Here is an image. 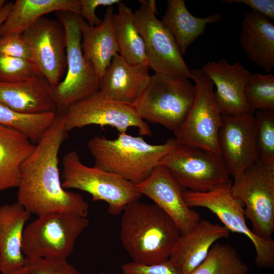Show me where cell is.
Instances as JSON below:
<instances>
[{"label":"cell","mask_w":274,"mask_h":274,"mask_svg":"<svg viewBox=\"0 0 274 274\" xmlns=\"http://www.w3.org/2000/svg\"><path fill=\"white\" fill-rule=\"evenodd\" d=\"M68 136L63 114H57L33 153L23 163L17 200L38 217L54 213L87 217L89 204L83 196L64 189L58 168L60 147Z\"/></svg>","instance_id":"obj_1"},{"label":"cell","mask_w":274,"mask_h":274,"mask_svg":"<svg viewBox=\"0 0 274 274\" xmlns=\"http://www.w3.org/2000/svg\"><path fill=\"white\" fill-rule=\"evenodd\" d=\"M122 213L119 238L132 261L153 264L169 258L181 233L167 214L155 203L139 200Z\"/></svg>","instance_id":"obj_2"},{"label":"cell","mask_w":274,"mask_h":274,"mask_svg":"<svg viewBox=\"0 0 274 274\" xmlns=\"http://www.w3.org/2000/svg\"><path fill=\"white\" fill-rule=\"evenodd\" d=\"M177 145L174 138L163 144L153 145L142 136L126 133H119L113 140L95 136L87 144L94 160L93 166L117 175L135 185L148 178L163 157Z\"/></svg>","instance_id":"obj_3"},{"label":"cell","mask_w":274,"mask_h":274,"mask_svg":"<svg viewBox=\"0 0 274 274\" xmlns=\"http://www.w3.org/2000/svg\"><path fill=\"white\" fill-rule=\"evenodd\" d=\"M62 165V187L87 192L93 201H105L111 215H120L128 204L142 195L135 185L120 176L84 164L75 150L65 153Z\"/></svg>","instance_id":"obj_4"},{"label":"cell","mask_w":274,"mask_h":274,"mask_svg":"<svg viewBox=\"0 0 274 274\" xmlns=\"http://www.w3.org/2000/svg\"><path fill=\"white\" fill-rule=\"evenodd\" d=\"M195 95V86L189 79L155 73L132 105L144 121L160 124L174 132L185 119Z\"/></svg>","instance_id":"obj_5"},{"label":"cell","mask_w":274,"mask_h":274,"mask_svg":"<svg viewBox=\"0 0 274 274\" xmlns=\"http://www.w3.org/2000/svg\"><path fill=\"white\" fill-rule=\"evenodd\" d=\"M60 21L66 35L67 74L53 87L56 113H63L72 104L87 98L99 90L101 80L93 65L83 55L80 14L60 11Z\"/></svg>","instance_id":"obj_6"},{"label":"cell","mask_w":274,"mask_h":274,"mask_svg":"<svg viewBox=\"0 0 274 274\" xmlns=\"http://www.w3.org/2000/svg\"><path fill=\"white\" fill-rule=\"evenodd\" d=\"M88 225L87 217L70 213L38 216L24 228L22 252L25 257L67 259Z\"/></svg>","instance_id":"obj_7"},{"label":"cell","mask_w":274,"mask_h":274,"mask_svg":"<svg viewBox=\"0 0 274 274\" xmlns=\"http://www.w3.org/2000/svg\"><path fill=\"white\" fill-rule=\"evenodd\" d=\"M232 183H226L205 192L185 189L183 197L190 208L203 207L215 214L228 230L248 237L255 251V262L259 268L274 267V240L262 238L254 234L246 224L243 203L232 194Z\"/></svg>","instance_id":"obj_8"},{"label":"cell","mask_w":274,"mask_h":274,"mask_svg":"<svg viewBox=\"0 0 274 274\" xmlns=\"http://www.w3.org/2000/svg\"><path fill=\"white\" fill-rule=\"evenodd\" d=\"M196 95L185 119L175 132L179 145L195 147L219 154L218 135L222 115L214 98V83L200 68L190 70Z\"/></svg>","instance_id":"obj_9"},{"label":"cell","mask_w":274,"mask_h":274,"mask_svg":"<svg viewBox=\"0 0 274 274\" xmlns=\"http://www.w3.org/2000/svg\"><path fill=\"white\" fill-rule=\"evenodd\" d=\"M233 195L245 206V212L257 236L271 239L274 232V165L258 160L248 167L231 186Z\"/></svg>","instance_id":"obj_10"},{"label":"cell","mask_w":274,"mask_h":274,"mask_svg":"<svg viewBox=\"0 0 274 274\" xmlns=\"http://www.w3.org/2000/svg\"><path fill=\"white\" fill-rule=\"evenodd\" d=\"M185 189L205 192L221 185L230 175L220 155L202 148L178 144L161 160Z\"/></svg>","instance_id":"obj_11"},{"label":"cell","mask_w":274,"mask_h":274,"mask_svg":"<svg viewBox=\"0 0 274 274\" xmlns=\"http://www.w3.org/2000/svg\"><path fill=\"white\" fill-rule=\"evenodd\" d=\"M62 114L67 132L76 128L96 125L112 126L119 133H126L129 127H135L141 136L152 135L149 126L132 105L108 98L98 91L72 104Z\"/></svg>","instance_id":"obj_12"},{"label":"cell","mask_w":274,"mask_h":274,"mask_svg":"<svg viewBox=\"0 0 274 274\" xmlns=\"http://www.w3.org/2000/svg\"><path fill=\"white\" fill-rule=\"evenodd\" d=\"M156 14L144 5L134 13L135 24L144 41L149 68L155 74L191 79L190 70L174 36Z\"/></svg>","instance_id":"obj_13"},{"label":"cell","mask_w":274,"mask_h":274,"mask_svg":"<svg viewBox=\"0 0 274 274\" xmlns=\"http://www.w3.org/2000/svg\"><path fill=\"white\" fill-rule=\"evenodd\" d=\"M32 61L53 87L60 82L67 67L66 35L60 21L42 17L23 32Z\"/></svg>","instance_id":"obj_14"},{"label":"cell","mask_w":274,"mask_h":274,"mask_svg":"<svg viewBox=\"0 0 274 274\" xmlns=\"http://www.w3.org/2000/svg\"><path fill=\"white\" fill-rule=\"evenodd\" d=\"M220 155L230 176L237 180L258 160L254 114L222 115L218 135Z\"/></svg>","instance_id":"obj_15"},{"label":"cell","mask_w":274,"mask_h":274,"mask_svg":"<svg viewBox=\"0 0 274 274\" xmlns=\"http://www.w3.org/2000/svg\"><path fill=\"white\" fill-rule=\"evenodd\" d=\"M135 186L173 219L181 234L200 221L199 214L188 207L183 197L185 189L164 166L158 165L148 178Z\"/></svg>","instance_id":"obj_16"},{"label":"cell","mask_w":274,"mask_h":274,"mask_svg":"<svg viewBox=\"0 0 274 274\" xmlns=\"http://www.w3.org/2000/svg\"><path fill=\"white\" fill-rule=\"evenodd\" d=\"M212 81L216 105L222 115L254 114L246 99L244 88L251 73L239 62L230 64L225 58L208 61L200 68Z\"/></svg>","instance_id":"obj_17"},{"label":"cell","mask_w":274,"mask_h":274,"mask_svg":"<svg viewBox=\"0 0 274 274\" xmlns=\"http://www.w3.org/2000/svg\"><path fill=\"white\" fill-rule=\"evenodd\" d=\"M147 63H129L119 53L116 54L101 78L98 91L106 97L133 105L151 80Z\"/></svg>","instance_id":"obj_18"},{"label":"cell","mask_w":274,"mask_h":274,"mask_svg":"<svg viewBox=\"0 0 274 274\" xmlns=\"http://www.w3.org/2000/svg\"><path fill=\"white\" fill-rule=\"evenodd\" d=\"M229 234L224 226L200 219L190 230L181 234L169 259L181 274H189L203 261L217 241Z\"/></svg>","instance_id":"obj_19"},{"label":"cell","mask_w":274,"mask_h":274,"mask_svg":"<svg viewBox=\"0 0 274 274\" xmlns=\"http://www.w3.org/2000/svg\"><path fill=\"white\" fill-rule=\"evenodd\" d=\"M0 104L24 114L56 112L53 87L40 73L25 82H0Z\"/></svg>","instance_id":"obj_20"},{"label":"cell","mask_w":274,"mask_h":274,"mask_svg":"<svg viewBox=\"0 0 274 274\" xmlns=\"http://www.w3.org/2000/svg\"><path fill=\"white\" fill-rule=\"evenodd\" d=\"M31 214L18 202L0 206V271L24 266L21 250L25 224Z\"/></svg>","instance_id":"obj_21"},{"label":"cell","mask_w":274,"mask_h":274,"mask_svg":"<svg viewBox=\"0 0 274 274\" xmlns=\"http://www.w3.org/2000/svg\"><path fill=\"white\" fill-rule=\"evenodd\" d=\"M241 47L249 59L266 72L274 67V23L253 11L245 12L239 32Z\"/></svg>","instance_id":"obj_22"},{"label":"cell","mask_w":274,"mask_h":274,"mask_svg":"<svg viewBox=\"0 0 274 274\" xmlns=\"http://www.w3.org/2000/svg\"><path fill=\"white\" fill-rule=\"evenodd\" d=\"M114 14L113 6L108 7L100 25L90 26L83 18L80 23L83 55L93 65L100 80L112 58L119 53L112 22Z\"/></svg>","instance_id":"obj_23"},{"label":"cell","mask_w":274,"mask_h":274,"mask_svg":"<svg viewBox=\"0 0 274 274\" xmlns=\"http://www.w3.org/2000/svg\"><path fill=\"white\" fill-rule=\"evenodd\" d=\"M36 145L20 131L0 124V192L18 187L22 166Z\"/></svg>","instance_id":"obj_24"},{"label":"cell","mask_w":274,"mask_h":274,"mask_svg":"<svg viewBox=\"0 0 274 274\" xmlns=\"http://www.w3.org/2000/svg\"><path fill=\"white\" fill-rule=\"evenodd\" d=\"M222 19L218 13L205 17H195L189 12L184 0H168L161 22L174 36L183 54L204 34L208 24L219 22Z\"/></svg>","instance_id":"obj_25"},{"label":"cell","mask_w":274,"mask_h":274,"mask_svg":"<svg viewBox=\"0 0 274 274\" xmlns=\"http://www.w3.org/2000/svg\"><path fill=\"white\" fill-rule=\"evenodd\" d=\"M54 11L80 14V0H17L0 26V37L23 33L40 18Z\"/></svg>","instance_id":"obj_26"},{"label":"cell","mask_w":274,"mask_h":274,"mask_svg":"<svg viewBox=\"0 0 274 274\" xmlns=\"http://www.w3.org/2000/svg\"><path fill=\"white\" fill-rule=\"evenodd\" d=\"M112 22L119 54L132 64L147 63L144 41L136 27L134 13L130 8L119 3L118 12L114 14Z\"/></svg>","instance_id":"obj_27"},{"label":"cell","mask_w":274,"mask_h":274,"mask_svg":"<svg viewBox=\"0 0 274 274\" xmlns=\"http://www.w3.org/2000/svg\"><path fill=\"white\" fill-rule=\"evenodd\" d=\"M249 267L229 244L215 243L202 262L189 274H247Z\"/></svg>","instance_id":"obj_28"},{"label":"cell","mask_w":274,"mask_h":274,"mask_svg":"<svg viewBox=\"0 0 274 274\" xmlns=\"http://www.w3.org/2000/svg\"><path fill=\"white\" fill-rule=\"evenodd\" d=\"M56 112L39 114H21L0 104V124L13 128L37 144L54 122Z\"/></svg>","instance_id":"obj_29"},{"label":"cell","mask_w":274,"mask_h":274,"mask_svg":"<svg viewBox=\"0 0 274 274\" xmlns=\"http://www.w3.org/2000/svg\"><path fill=\"white\" fill-rule=\"evenodd\" d=\"M247 102L254 111L274 110V76L251 74L244 88Z\"/></svg>","instance_id":"obj_30"},{"label":"cell","mask_w":274,"mask_h":274,"mask_svg":"<svg viewBox=\"0 0 274 274\" xmlns=\"http://www.w3.org/2000/svg\"><path fill=\"white\" fill-rule=\"evenodd\" d=\"M254 115L258 160L274 165V110L256 111Z\"/></svg>","instance_id":"obj_31"},{"label":"cell","mask_w":274,"mask_h":274,"mask_svg":"<svg viewBox=\"0 0 274 274\" xmlns=\"http://www.w3.org/2000/svg\"><path fill=\"white\" fill-rule=\"evenodd\" d=\"M33 62L0 54V82L19 83L31 79L39 73Z\"/></svg>","instance_id":"obj_32"},{"label":"cell","mask_w":274,"mask_h":274,"mask_svg":"<svg viewBox=\"0 0 274 274\" xmlns=\"http://www.w3.org/2000/svg\"><path fill=\"white\" fill-rule=\"evenodd\" d=\"M27 274H81L67 259L25 257Z\"/></svg>","instance_id":"obj_33"},{"label":"cell","mask_w":274,"mask_h":274,"mask_svg":"<svg viewBox=\"0 0 274 274\" xmlns=\"http://www.w3.org/2000/svg\"><path fill=\"white\" fill-rule=\"evenodd\" d=\"M0 54L33 62L31 49L23 33L14 32L0 37Z\"/></svg>","instance_id":"obj_34"},{"label":"cell","mask_w":274,"mask_h":274,"mask_svg":"<svg viewBox=\"0 0 274 274\" xmlns=\"http://www.w3.org/2000/svg\"><path fill=\"white\" fill-rule=\"evenodd\" d=\"M121 268L123 274H181L180 270L169 259L153 264H144L132 261L123 264Z\"/></svg>","instance_id":"obj_35"},{"label":"cell","mask_w":274,"mask_h":274,"mask_svg":"<svg viewBox=\"0 0 274 274\" xmlns=\"http://www.w3.org/2000/svg\"><path fill=\"white\" fill-rule=\"evenodd\" d=\"M120 0H80V14L85 18L88 25L95 26L100 25L102 20L99 19L95 14V10L99 6L110 7L119 4Z\"/></svg>","instance_id":"obj_36"},{"label":"cell","mask_w":274,"mask_h":274,"mask_svg":"<svg viewBox=\"0 0 274 274\" xmlns=\"http://www.w3.org/2000/svg\"><path fill=\"white\" fill-rule=\"evenodd\" d=\"M226 4H243L249 6L252 11L258 13L272 20L274 19L273 0H222Z\"/></svg>","instance_id":"obj_37"},{"label":"cell","mask_w":274,"mask_h":274,"mask_svg":"<svg viewBox=\"0 0 274 274\" xmlns=\"http://www.w3.org/2000/svg\"><path fill=\"white\" fill-rule=\"evenodd\" d=\"M13 3L6 0H0V26L6 20Z\"/></svg>","instance_id":"obj_38"},{"label":"cell","mask_w":274,"mask_h":274,"mask_svg":"<svg viewBox=\"0 0 274 274\" xmlns=\"http://www.w3.org/2000/svg\"><path fill=\"white\" fill-rule=\"evenodd\" d=\"M141 5H144L148 7L152 10L155 14L157 13L156 2L154 0L149 1H140Z\"/></svg>","instance_id":"obj_39"},{"label":"cell","mask_w":274,"mask_h":274,"mask_svg":"<svg viewBox=\"0 0 274 274\" xmlns=\"http://www.w3.org/2000/svg\"><path fill=\"white\" fill-rule=\"evenodd\" d=\"M1 274H27V273L24 267L23 266L10 271L1 273Z\"/></svg>","instance_id":"obj_40"},{"label":"cell","mask_w":274,"mask_h":274,"mask_svg":"<svg viewBox=\"0 0 274 274\" xmlns=\"http://www.w3.org/2000/svg\"><path fill=\"white\" fill-rule=\"evenodd\" d=\"M99 274H107V273L105 272H100Z\"/></svg>","instance_id":"obj_41"}]
</instances>
